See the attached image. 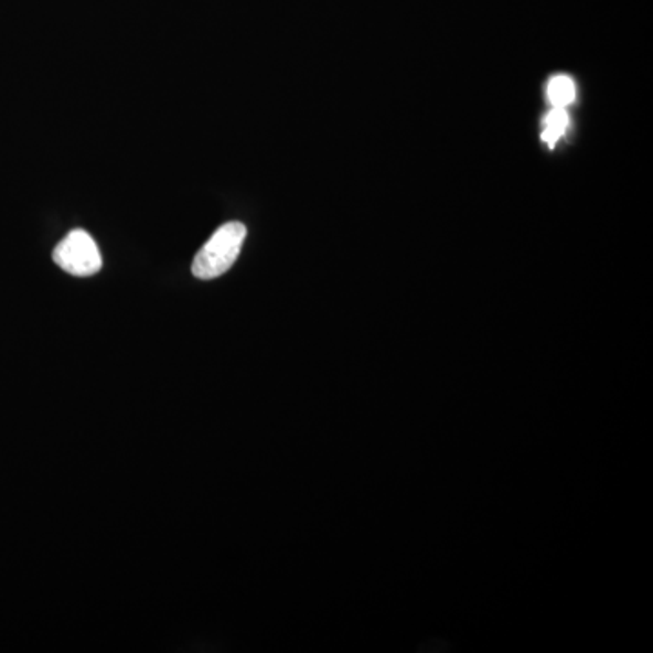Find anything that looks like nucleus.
Masks as SVG:
<instances>
[{"mask_svg":"<svg viewBox=\"0 0 653 653\" xmlns=\"http://www.w3.org/2000/svg\"><path fill=\"white\" fill-rule=\"evenodd\" d=\"M247 229L240 222L222 225L210 242L200 249L191 271L199 280H213L229 271L240 255Z\"/></svg>","mask_w":653,"mask_h":653,"instance_id":"nucleus-1","label":"nucleus"},{"mask_svg":"<svg viewBox=\"0 0 653 653\" xmlns=\"http://www.w3.org/2000/svg\"><path fill=\"white\" fill-rule=\"evenodd\" d=\"M568 128V115L565 108H554L548 113L543 131V142L548 143L550 148L556 146L557 140L565 135Z\"/></svg>","mask_w":653,"mask_h":653,"instance_id":"nucleus-4","label":"nucleus"},{"mask_svg":"<svg viewBox=\"0 0 653 653\" xmlns=\"http://www.w3.org/2000/svg\"><path fill=\"white\" fill-rule=\"evenodd\" d=\"M53 260L62 271L73 276H93L103 269V256L86 231H72L56 245Z\"/></svg>","mask_w":653,"mask_h":653,"instance_id":"nucleus-2","label":"nucleus"},{"mask_svg":"<svg viewBox=\"0 0 653 653\" xmlns=\"http://www.w3.org/2000/svg\"><path fill=\"white\" fill-rule=\"evenodd\" d=\"M576 98V84L567 75H557L548 84V100L554 108H567Z\"/></svg>","mask_w":653,"mask_h":653,"instance_id":"nucleus-3","label":"nucleus"}]
</instances>
